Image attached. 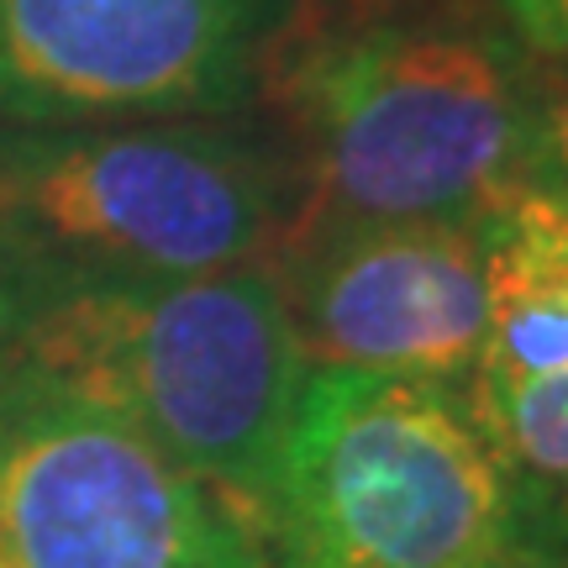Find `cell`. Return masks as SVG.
Instances as JSON below:
<instances>
[{
    "label": "cell",
    "instance_id": "6da1fadb",
    "mask_svg": "<svg viewBox=\"0 0 568 568\" xmlns=\"http://www.w3.org/2000/svg\"><path fill=\"white\" fill-rule=\"evenodd\" d=\"M17 364L111 410L195 474L264 542L305 353L258 268L53 290L17 326Z\"/></svg>",
    "mask_w": 568,
    "mask_h": 568
},
{
    "label": "cell",
    "instance_id": "7a4b0ae2",
    "mask_svg": "<svg viewBox=\"0 0 568 568\" xmlns=\"http://www.w3.org/2000/svg\"><path fill=\"white\" fill-rule=\"evenodd\" d=\"M280 101L337 222H485L531 190L537 122L516 63L468 21L406 11L301 27Z\"/></svg>",
    "mask_w": 568,
    "mask_h": 568
},
{
    "label": "cell",
    "instance_id": "3957f363",
    "mask_svg": "<svg viewBox=\"0 0 568 568\" xmlns=\"http://www.w3.org/2000/svg\"><path fill=\"white\" fill-rule=\"evenodd\" d=\"M516 489L474 389L385 368H305L274 464V568H485Z\"/></svg>",
    "mask_w": 568,
    "mask_h": 568
},
{
    "label": "cell",
    "instance_id": "277c9868",
    "mask_svg": "<svg viewBox=\"0 0 568 568\" xmlns=\"http://www.w3.org/2000/svg\"><path fill=\"white\" fill-rule=\"evenodd\" d=\"M274 226L264 159L211 126L105 122L0 132V253L42 290L237 268Z\"/></svg>",
    "mask_w": 568,
    "mask_h": 568
},
{
    "label": "cell",
    "instance_id": "5b68a950",
    "mask_svg": "<svg viewBox=\"0 0 568 568\" xmlns=\"http://www.w3.org/2000/svg\"><path fill=\"white\" fill-rule=\"evenodd\" d=\"M0 568H264L243 521L142 432L32 368L0 379Z\"/></svg>",
    "mask_w": 568,
    "mask_h": 568
},
{
    "label": "cell",
    "instance_id": "8992f818",
    "mask_svg": "<svg viewBox=\"0 0 568 568\" xmlns=\"http://www.w3.org/2000/svg\"><path fill=\"white\" fill-rule=\"evenodd\" d=\"M258 42L264 0H0V126L226 111Z\"/></svg>",
    "mask_w": 568,
    "mask_h": 568
},
{
    "label": "cell",
    "instance_id": "52a82bcc",
    "mask_svg": "<svg viewBox=\"0 0 568 568\" xmlns=\"http://www.w3.org/2000/svg\"><path fill=\"white\" fill-rule=\"evenodd\" d=\"M485 222H343L284 290L305 368L468 379L485 353Z\"/></svg>",
    "mask_w": 568,
    "mask_h": 568
},
{
    "label": "cell",
    "instance_id": "ba28073f",
    "mask_svg": "<svg viewBox=\"0 0 568 568\" xmlns=\"http://www.w3.org/2000/svg\"><path fill=\"white\" fill-rule=\"evenodd\" d=\"M489 322L474 389L568 374V195L521 190L485 222Z\"/></svg>",
    "mask_w": 568,
    "mask_h": 568
},
{
    "label": "cell",
    "instance_id": "9c48e42d",
    "mask_svg": "<svg viewBox=\"0 0 568 568\" xmlns=\"http://www.w3.org/2000/svg\"><path fill=\"white\" fill-rule=\"evenodd\" d=\"M510 6H516V17H521L537 48L568 59V0H510Z\"/></svg>",
    "mask_w": 568,
    "mask_h": 568
},
{
    "label": "cell",
    "instance_id": "30bf717a",
    "mask_svg": "<svg viewBox=\"0 0 568 568\" xmlns=\"http://www.w3.org/2000/svg\"><path fill=\"white\" fill-rule=\"evenodd\" d=\"M537 153H548V163L568 180V90H558L537 122Z\"/></svg>",
    "mask_w": 568,
    "mask_h": 568
},
{
    "label": "cell",
    "instance_id": "8fae6325",
    "mask_svg": "<svg viewBox=\"0 0 568 568\" xmlns=\"http://www.w3.org/2000/svg\"><path fill=\"white\" fill-rule=\"evenodd\" d=\"M485 568H527V564H516V558H495V564H485Z\"/></svg>",
    "mask_w": 568,
    "mask_h": 568
}]
</instances>
